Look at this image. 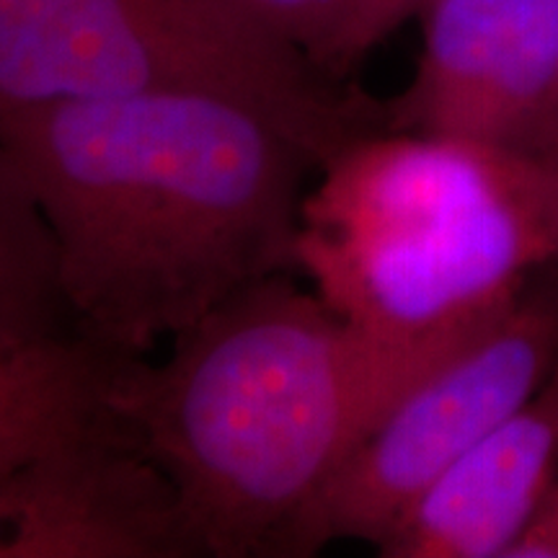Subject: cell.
I'll return each instance as SVG.
<instances>
[{
    "label": "cell",
    "instance_id": "1",
    "mask_svg": "<svg viewBox=\"0 0 558 558\" xmlns=\"http://www.w3.org/2000/svg\"><path fill=\"white\" fill-rule=\"evenodd\" d=\"M0 150L50 230L65 313L120 357L288 275L320 169L267 111L205 90L50 104L0 124Z\"/></svg>",
    "mask_w": 558,
    "mask_h": 558
},
{
    "label": "cell",
    "instance_id": "2",
    "mask_svg": "<svg viewBox=\"0 0 558 558\" xmlns=\"http://www.w3.org/2000/svg\"><path fill=\"white\" fill-rule=\"evenodd\" d=\"M463 344H390L275 275L173 337L158 365L117 360L109 403L169 478L192 556H282L362 439Z\"/></svg>",
    "mask_w": 558,
    "mask_h": 558
},
{
    "label": "cell",
    "instance_id": "3",
    "mask_svg": "<svg viewBox=\"0 0 558 558\" xmlns=\"http://www.w3.org/2000/svg\"><path fill=\"white\" fill-rule=\"evenodd\" d=\"M554 259L538 160L463 140L373 130L320 166L295 267L357 329L456 347Z\"/></svg>",
    "mask_w": 558,
    "mask_h": 558
},
{
    "label": "cell",
    "instance_id": "4",
    "mask_svg": "<svg viewBox=\"0 0 558 558\" xmlns=\"http://www.w3.org/2000/svg\"><path fill=\"white\" fill-rule=\"evenodd\" d=\"M233 0H0V124L62 101L205 90L254 104L324 166L383 128Z\"/></svg>",
    "mask_w": 558,
    "mask_h": 558
},
{
    "label": "cell",
    "instance_id": "5",
    "mask_svg": "<svg viewBox=\"0 0 558 558\" xmlns=\"http://www.w3.org/2000/svg\"><path fill=\"white\" fill-rule=\"evenodd\" d=\"M558 365V292L527 290L396 401L300 514L282 556L375 548L435 481L543 388Z\"/></svg>",
    "mask_w": 558,
    "mask_h": 558
},
{
    "label": "cell",
    "instance_id": "6",
    "mask_svg": "<svg viewBox=\"0 0 558 558\" xmlns=\"http://www.w3.org/2000/svg\"><path fill=\"white\" fill-rule=\"evenodd\" d=\"M383 130L541 160L558 153V0H435Z\"/></svg>",
    "mask_w": 558,
    "mask_h": 558
},
{
    "label": "cell",
    "instance_id": "7",
    "mask_svg": "<svg viewBox=\"0 0 558 558\" xmlns=\"http://www.w3.org/2000/svg\"><path fill=\"white\" fill-rule=\"evenodd\" d=\"M190 556L177 497L117 418L0 471V558Z\"/></svg>",
    "mask_w": 558,
    "mask_h": 558
},
{
    "label": "cell",
    "instance_id": "8",
    "mask_svg": "<svg viewBox=\"0 0 558 558\" xmlns=\"http://www.w3.org/2000/svg\"><path fill=\"white\" fill-rule=\"evenodd\" d=\"M558 484V365L383 538L386 558H509Z\"/></svg>",
    "mask_w": 558,
    "mask_h": 558
},
{
    "label": "cell",
    "instance_id": "9",
    "mask_svg": "<svg viewBox=\"0 0 558 558\" xmlns=\"http://www.w3.org/2000/svg\"><path fill=\"white\" fill-rule=\"evenodd\" d=\"M117 360L83 337L0 331V471L114 424Z\"/></svg>",
    "mask_w": 558,
    "mask_h": 558
},
{
    "label": "cell",
    "instance_id": "10",
    "mask_svg": "<svg viewBox=\"0 0 558 558\" xmlns=\"http://www.w3.org/2000/svg\"><path fill=\"white\" fill-rule=\"evenodd\" d=\"M62 313L52 235L0 150V331L54 337Z\"/></svg>",
    "mask_w": 558,
    "mask_h": 558
},
{
    "label": "cell",
    "instance_id": "11",
    "mask_svg": "<svg viewBox=\"0 0 558 558\" xmlns=\"http://www.w3.org/2000/svg\"><path fill=\"white\" fill-rule=\"evenodd\" d=\"M233 3L275 37L308 54L313 65L324 70L333 39L344 24L349 0H233Z\"/></svg>",
    "mask_w": 558,
    "mask_h": 558
},
{
    "label": "cell",
    "instance_id": "12",
    "mask_svg": "<svg viewBox=\"0 0 558 558\" xmlns=\"http://www.w3.org/2000/svg\"><path fill=\"white\" fill-rule=\"evenodd\" d=\"M429 0H349L344 24L333 39L326 75L333 81L347 78L380 41L399 32L411 16H422Z\"/></svg>",
    "mask_w": 558,
    "mask_h": 558
},
{
    "label": "cell",
    "instance_id": "13",
    "mask_svg": "<svg viewBox=\"0 0 558 558\" xmlns=\"http://www.w3.org/2000/svg\"><path fill=\"white\" fill-rule=\"evenodd\" d=\"M509 558H558V484Z\"/></svg>",
    "mask_w": 558,
    "mask_h": 558
},
{
    "label": "cell",
    "instance_id": "14",
    "mask_svg": "<svg viewBox=\"0 0 558 558\" xmlns=\"http://www.w3.org/2000/svg\"><path fill=\"white\" fill-rule=\"evenodd\" d=\"M543 173V205H546V220L554 241V259L558 262V153L548 158H541Z\"/></svg>",
    "mask_w": 558,
    "mask_h": 558
},
{
    "label": "cell",
    "instance_id": "15",
    "mask_svg": "<svg viewBox=\"0 0 558 558\" xmlns=\"http://www.w3.org/2000/svg\"><path fill=\"white\" fill-rule=\"evenodd\" d=\"M432 3H435V0H429V3H427V9H429V5H432ZM427 9H424V11H427Z\"/></svg>",
    "mask_w": 558,
    "mask_h": 558
}]
</instances>
